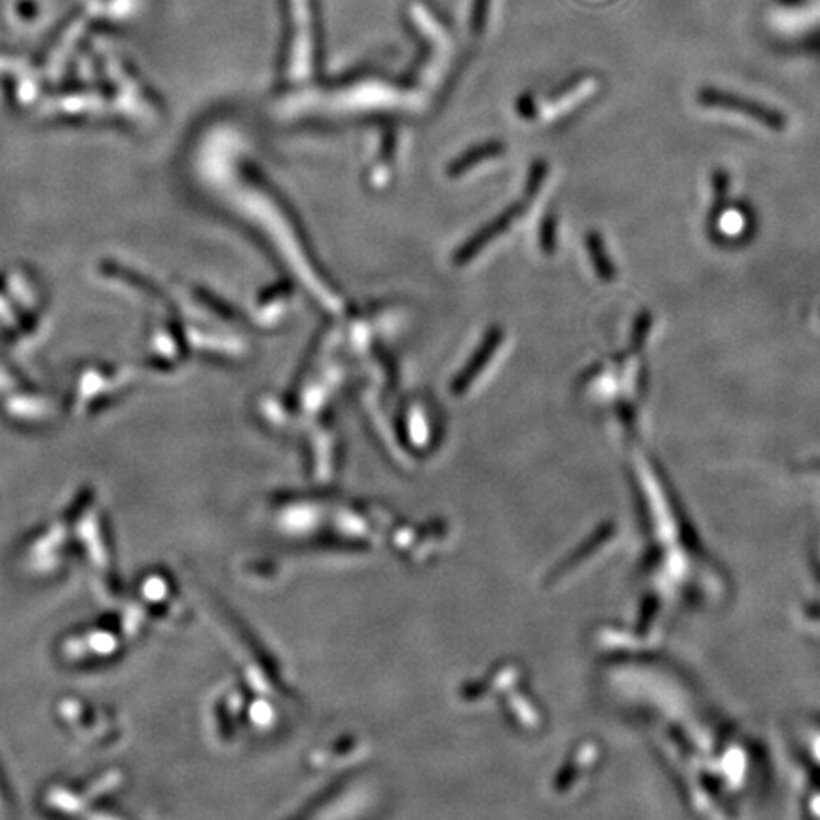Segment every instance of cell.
Listing matches in <instances>:
<instances>
[{"instance_id":"cell-1","label":"cell","mask_w":820,"mask_h":820,"mask_svg":"<svg viewBox=\"0 0 820 820\" xmlns=\"http://www.w3.org/2000/svg\"><path fill=\"white\" fill-rule=\"evenodd\" d=\"M710 103L729 105L727 109H731V111H741L750 114V116H756V118L764 120V124L771 126V128H779V124H781V118H779L775 112L762 111V109H758V105H750V103H746V101L743 103V101H739V99H735V97H724V95L712 94L710 95Z\"/></svg>"}]
</instances>
